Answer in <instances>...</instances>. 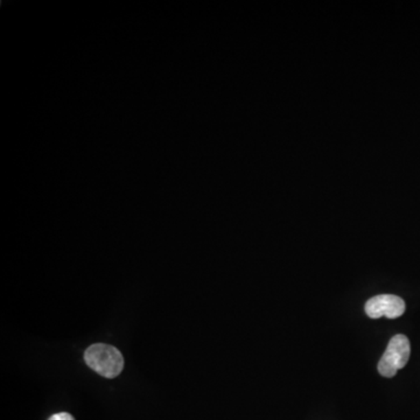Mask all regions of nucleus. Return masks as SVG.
Here are the masks:
<instances>
[{
    "instance_id": "obj_2",
    "label": "nucleus",
    "mask_w": 420,
    "mask_h": 420,
    "mask_svg": "<svg viewBox=\"0 0 420 420\" xmlns=\"http://www.w3.org/2000/svg\"><path fill=\"white\" fill-rule=\"evenodd\" d=\"M411 354L410 341L403 334L393 336L390 340L386 351L378 362V373L383 377L391 378L403 369L409 361Z\"/></svg>"
},
{
    "instance_id": "obj_4",
    "label": "nucleus",
    "mask_w": 420,
    "mask_h": 420,
    "mask_svg": "<svg viewBox=\"0 0 420 420\" xmlns=\"http://www.w3.org/2000/svg\"><path fill=\"white\" fill-rule=\"evenodd\" d=\"M48 420H75L74 419V417L69 413L67 412H60L56 413V415H53V416L50 417Z\"/></svg>"
},
{
    "instance_id": "obj_3",
    "label": "nucleus",
    "mask_w": 420,
    "mask_h": 420,
    "mask_svg": "<svg viewBox=\"0 0 420 420\" xmlns=\"http://www.w3.org/2000/svg\"><path fill=\"white\" fill-rule=\"evenodd\" d=\"M366 316L373 319L386 316L389 319H396L405 312V302L401 298L393 294H381L366 301Z\"/></svg>"
},
{
    "instance_id": "obj_1",
    "label": "nucleus",
    "mask_w": 420,
    "mask_h": 420,
    "mask_svg": "<svg viewBox=\"0 0 420 420\" xmlns=\"http://www.w3.org/2000/svg\"><path fill=\"white\" fill-rule=\"evenodd\" d=\"M85 360L89 368L103 377H117L124 368L123 355L117 348L104 343L90 346L85 351Z\"/></svg>"
}]
</instances>
